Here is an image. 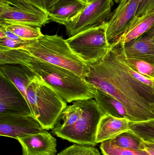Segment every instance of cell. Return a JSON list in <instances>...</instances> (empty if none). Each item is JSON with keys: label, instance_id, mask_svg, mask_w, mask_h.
<instances>
[{"label": "cell", "instance_id": "obj_12", "mask_svg": "<svg viewBox=\"0 0 154 155\" xmlns=\"http://www.w3.org/2000/svg\"><path fill=\"white\" fill-rule=\"evenodd\" d=\"M22 155H55L57 139L47 130L28 135L18 139Z\"/></svg>", "mask_w": 154, "mask_h": 155}, {"label": "cell", "instance_id": "obj_30", "mask_svg": "<svg viewBox=\"0 0 154 155\" xmlns=\"http://www.w3.org/2000/svg\"><path fill=\"white\" fill-rule=\"evenodd\" d=\"M82 1H84V2H86L87 3L90 4L93 2H95V1H97V0H82Z\"/></svg>", "mask_w": 154, "mask_h": 155}, {"label": "cell", "instance_id": "obj_1", "mask_svg": "<svg viewBox=\"0 0 154 155\" xmlns=\"http://www.w3.org/2000/svg\"><path fill=\"white\" fill-rule=\"evenodd\" d=\"M90 68L85 80L119 100L126 108L130 122L154 118V88L133 77L118 58L113 46L103 59Z\"/></svg>", "mask_w": 154, "mask_h": 155}, {"label": "cell", "instance_id": "obj_5", "mask_svg": "<svg viewBox=\"0 0 154 155\" xmlns=\"http://www.w3.org/2000/svg\"><path fill=\"white\" fill-rule=\"evenodd\" d=\"M27 98L32 116L44 130L54 128L67 106L52 87L36 76L27 87Z\"/></svg>", "mask_w": 154, "mask_h": 155}, {"label": "cell", "instance_id": "obj_11", "mask_svg": "<svg viewBox=\"0 0 154 155\" xmlns=\"http://www.w3.org/2000/svg\"><path fill=\"white\" fill-rule=\"evenodd\" d=\"M44 129L31 116L0 115V135L18 140L19 138Z\"/></svg>", "mask_w": 154, "mask_h": 155}, {"label": "cell", "instance_id": "obj_23", "mask_svg": "<svg viewBox=\"0 0 154 155\" xmlns=\"http://www.w3.org/2000/svg\"><path fill=\"white\" fill-rule=\"evenodd\" d=\"M100 148L103 155H151L146 150H136L116 146L108 140L101 143Z\"/></svg>", "mask_w": 154, "mask_h": 155}, {"label": "cell", "instance_id": "obj_29", "mask_svg": "<svg viewBox=\"0 0 154 155\" xmlns=\"http://www.w3.org/2000/svg\"><path fill=\"white\" fill-rule=\"evenodd\" d=\"M5 37H6L5 33L3 30L0 28V39H2V38H5Z\"/></svg>", "mask_w": 154, "mask_h": 155}, {"label": "cell", "instance_id": "obj_17", "mask_svg": "<svg viewBox=\"0 0 154 155\" xmlns=\"http://www.w3.org/2000/svg\"><path fill=\"white\" fill-rule=\"evenodd\" d=\"M0 72L17 87L27 102V87L36 77L33 73L27 67L17 64H0Z\"/></svg>", "mask_w": 154, "mask_h": 155}, {"label": "cell", "instance_id": "obj_16", "mask_svg": "<svg viewBox=\"0 0 154 155\" xmlns=\"http://www.w3.org/2000/svg\"><path fill=\"white\" fill-rule=\"evenodd\" d=\"M130 122L126 118L105 114L100 120L98 127L97 144L112 139L119 134L130 130Z\"/></svg>", "mask_w": 154, "mask_h": 155}, {"label": "cell", "instance_id": "obj_28", "mask_svg": "<svg viewBox=\"0 0 154 155\" xmlns=\"http://www.w3.org/2000/svg\"><path fill=\"white\" fill-rule=\"evenodd\" d=\"M145 150L151 155H154V142H144Z\"/></svg>", "mask_w": 154, "mask_h": 155}, {"label": "cell", "instance_id": "obj_25", "mask_svg": "<svg viewBox=\"0 0 154 155\" xmlns=\"http://www.w3.org/2000/svg\"><path fill=\"white\" fill-rule=\"evenodd\" d=\"M31 41H15L5 37L0 39V51H6L20 49L30 42Z\"/></svg>", "mask_w": 154, "mask_h": 155}, {"label": "cell", "instance_id": "obj_31", "mask_svg": "<svg viewBox=\"0 0 154 155\" xmlns=\"http://www.w3.org/2000/svg\"><path fill=\"white\" fill-rule=\"evenodd\" d=\"M113 1H114V2L116 3L119 4L121 0H113Z\"/></svg>", "mask_w": 154, "mask_h": 155}, {"label": "cell", "instance_id": "obj_20", "mask_svg": "<svg viewBox=\"0 0 154 155\" xmlns=\"http://www.w3.org/2000/svg\"><path fill=\"white\" fill-rule=\"evenodd\" d=\"M108 141L112 144L118 147L136 150H145L144 145V141L130 130L123 132Z\"/></svg>", "mask_w": 154, "mask_h": 155}, {"label": "cell", "instance_id": "obj_22", "mask_svg": "<svg viewBox=\"0 0 154 155\" xmlns=\"http://www.w3.org/2000/svg\"><path fill=\"white\" fill-rule=\"evenodd\" d=\"M129 128L145 142H154V118L142 122H130Z\"/></svg>", "mask_w": 154, "mask_h": 155}, {"label": "cell", "instance_id": "obj_8", "mask_svg": "<svg viewBox=\"0 0 154 155\" xmlns=\"http://www.w3.org/2000/svg\"><path fill=\"white\" fill-rule=\"evenodd\" d=\"M114 5L113 0H97L88 4L75 19L64 25L67 35L71 37L90 26L108 21Z\"/></svg>", "mask_w": 154, "mask_h": 155}, {"label": "cell", "instance_id": "obj_27", "mask_svg": "<svg viewBox=\"0 0 154 155\" xmlns=\"http://www.w3.org/2000/svg\"><path fill=\"white\" fill-rule=\"evenodd\" d=\"M154 8V0H141L135 16L142 15L150 9Z\"/></svg>", "mask_w": 154, "mask_h": 155}, {"label": "cell", "instance_id": "obj_13", "mask_svg": "<svg viewBox=\"0 0 154 155\" xmlns=\"http://www.w3.org/2000/svg\"><path fill=\"white\" fill-rule=\"evenodd\" d=\"M122 44L127 58L139 59L154 65V25L140 37Z\"/></svg>", "mask_w": 154, "mask_h": 155}, {"label": "cell", "instance_id": "obj_15", "mask_svg": "<svg viewBox=\"0 0 154 155\" xmlns=\"http://www.w3.org/2000/svg\"><path fill=\"white\" fill-rule=\"evenodd\" d=\"M154 25V8L148 10L140 16H135L116 43L125 44L143 35Z\"/></svg>", "mask_w": 154, "mask_h": 155}, {"label": "cell", "instance_id": "obj_14", "mask_svg": "<svg viewBox=\"0 0 154 155\" xmlns=\"http://www.w3.org/2000/svg\"><path fill=\"white\" fill-rule=\"evenodd\" d=\"M88 4L82 0H60L48 16L51 21L64 25L75 19Z\"/></svg>", "mask_w": 154, "mask_h": 155}, {"label": "cell", "instance_id": "obj_19", "mask_svg": "<svg viewBox=\"0 0 154 155\" xmlns=\"http://www.w3.org/2000/svg\"><path fill=\"white\" fill-rule=\"evenodd\" d=\"M118 59L134 71L142 75L154 79V65L139 59L127 58L123 51L122 44L117 43L113 45Z\"/></svg>", "mask_w": 154, "mask_h": 155}, {"label": "cell", "instance_id": "obj_26", "mask_svg": "<svg viewBox=\"0 0 154 155\" xmlns=\"http://www.w3.org/2000/svg\"><path fill=\"white\" fill-rule=\"evenodd\" d=\"M48 15L60 0H26Z\"/></svg>", "mask_w": 154, "mask_h": 155}, {"label": "cell", "instance_id": "obj_3", "mask_svg": "<svg viewBox=\"0 0 154 155\" xmlns=\"http://www.w3.org/2000/svg\"><path fill=\"white\" fill-rule=\"evenodd\" d=\"M72 103L62 111L52 133L71 143L96 146L99 124L105 114L95 98Z\"/></svg>", "mask_w": 154, "mask_h": 155}, {"label": "cell", "instance_id": "obj_2", "mask_svg": "<svg viewBox=\"0 0 154 155\" xmlns=\"http://www.w3.org/2000/svg\"><path fill=\"white\" fill-rule=\"evenodd\" d=\"M20 64L52 88L66 103L95 98L96 88L70 70L32 57L21 49L0 51V64Z\"/></svg>", "mask_w": 154, "mask_h": 155}, {"label": "cell", "instance_id": "obj_9", "mask_svg": "<svg viewBox=\"0 0 154 155\" xmlns=\"http://www.w3.org/2000/svg\"><path fill=\"white\" fill-rule=\"evenodd\" d=\"M2 114L32 116L25 97L17 87L0 72V115Z\"/></svg>", "mask_w": 154, "mask_h": 155}, {"label": "cell", "instance_id": "obj_4", "mask_svg": "<svg viewBox=\"0 0 154 155\" xmlns=\"http://www.w3.org/2000/svg\"><path fill=\"white\" fill-rule=\"evenodd\" d=\"M20 49L32 57L70 70L85 79L90 70L71 49L66 40L57 35H43Z\"/></svg>", "mask_w": 154, "mask_h": 155}, {"label": "cell", "instance_id": "obj_10", "mask_svg": "<svg viewBox=\"0 0 154 155\" xmlns=\"http://www.w3.org/2000/svg\"><path fill=\"white\" fill-rule=\"evenodd\" d=\"M141 0H121L107 22L106 36L113 46L136 15Z\"/></svg>", "mask_w": 154, "mask_h": 155}, {"label": "cell", "instance_id": "obj_6", "mask_svg": "<svg viewBox=\"0 0 154 155\" xmlns=\"http://www.w3.org/2000/svg\"><path fill=\"white\" fill-rule=\"evenodd\" d=\"M107 22L90 26L66 41L72 51L88 66L101 61L113 46L106 36Z\"/></svg>", "mask_w": 154, "mask_h": 155}, {"label": "cell", "instance_id": "obj_7", "mask_svg": "<svg viewBox=\"0 0 154 155\" xmlns=\"http://www.w3.org/2000/svg\"><path fill=\"white\" fill-rule=\"evenodd\" d=\"M49 21L48 15L26 0H0V24L41 27Z\"/></svg>", "mask_w": 154, "mask_h": 155}, {"label": "cell", "instance_id": "obj_24", "mask_svg": "<svg viewBox=\"0 0 154 155\" xmlns=\"http://www.w3.org/2000/svg\"><path fill=\"white\" fill-rule=\"evenodd\" d=\"M57 155H101L95 146L75 144L60 152Z\"/></svg>", "mask_w": 154, "mask_h": 155}, {"label": "cell", "instance_id": "obj_18", "mask_svg": "<svg viewBox=\"0 0 154 155\" xmlns=\"http://www.w3.org/2000/svg\"><path fill=\"white\" fill-rule=\"evenodd\" d=\"M95 100L105 114L118 118L128 119L126 108L118 99L96 88Z\"/></svg>", "mask_w": 154, "mask_h": 155}, {"label": "cell", "instance_id": "obj_21", "mask_svg": "<svg viewBox=\"0 0 154 155\" xmlns=\"http://www.w3.org/2000/svg\"><path fill=\"white\" fill-rule=\"evenodd\" d=\"M12 31L23 40L32 41L41 37V27L23 24H0Z\"/></svg>", "mask_w": 154, "mask_h": 155}]
</instances>
